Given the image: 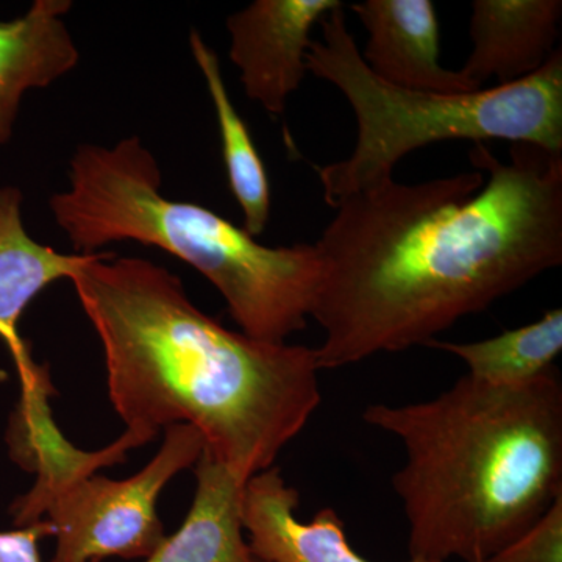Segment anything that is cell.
Segmentation results:
<instances>
[{
    "instance_id": "16",
    "label": "cell",
    "mask_w": 562,
    "mask_h": 562,
    "mask_svg": "<svg viewBox=\"0 0 562 562\" xmlns=\"http://www.w3.org/2000/svg\"><path fill=\"white\" fill-rule=\"evenodd\" d=\"M428 347L460 358L465 375L497 386L530 383L552 372L562 351V310H549L538 321L475 342L435 339Z\"/></svg>"
},
{
    "instance_id": "3",
    "label": "cell",
    "mask_w": 562,
    "mask_h": 562,
    "mask_svg": "<svg viewBox=\"0 0 562 562\" xmlns=\"http://www.w3.org/2000/svg\"><path fill=\"white\" fill-rule=\"evenodd\" d=\"M362 419L405 450L392 487L408 524L409 558L482 562L562 495L558 369L516 386L464 375L430 401L369 405Z\"/></svg>"
},
{
    "instance_id": "5",
    "label": "cell",
    "mask_w": 562,
    "mask_h": 562,
    "mask_svg": "<svg viewBox=\"0 0 562 562\" xmlns=\"http://www.w3.org/2000/svg\"><path fill=\"white\" fill-rule=\"evenodd\" d=\"M306 70L342 92L357 121V143L346 160L317 173L328 205L380 181L412 151L450 139L528 143L562 154L561 46L538 72L468 94H439L394 87L361 58L344 5L319 22Z\"/></svg>"
},
{
    "instance_id": "1",
    "label": "cell",
    "mask_w": 562,
    "mask_h": 562,
    "mask_svg": "<svg viewBox=\"0 0 562 562\" xmlns=\"http://www.w3.org/2000/svg\"><path fill=\"white\" fill-rule=\"evenodd\" d=\"M509 155L479 143V171L387 179L333 203L314 244L321 371L428 346L562 265V154L517 143Z\"/></svg>"
},
{
    "instance_id": "9",
    "label": "cell",
    "mask_w": 562,
    "mask_h": 562,
    "mask_svg": "<svg viewBox=\"0 0 562 562\" xmlns=\"http://www.w3.org/2000/svg\"><path fill=\"white\" fill-rule=\"evenodd\" d=\"M350 10L368 32L362 61L379 79L439 94L482 91L460 70L443 68L439 61V21L431 0H364Z\"/></svg>"
},
{
    "instance_id": "13",
    "label": "cell",
    "mask_w": 562,
    "mask_h": 562,
    "mask_svg": "<svg viewBox=\"0 0 562 562\" xmlns=\"http://www.w3.org/2000/svg\"><path fill=\"white\" fill-rule=\"evenodd\" d=\"M20 188H0V339L14 364L32 358L18 333L22 313L52 283L70 279L98 254L66 255L29 235L22 222Z\"/></svg>"
},
{
    "instance_id": "4",
    "label": "cell",
    "mask_w": 562,
    "mask_h": 562,
    "mask_svg": "<svg viewBox=\"0 0 562 562\" xmlns=\"http://www.w3.org/2000/svg\"><path fill=\"white\" fill-rule=\"evenodd\" d=\"M161 183L157 158L138 136L111 147L81 144L69 188L50 195L49 210L79 254L132 241L187 262L257 341L283 344L305 330L321 281L314 244L266 246L205 206L166 198Z\"/></svg>"
},
{
    "instance_id": "15",
    "label": "cell",
    "mask_w": 562,
    "mask_h": 562,
    "mask_svg": "<svg viewBox=\"0 0 562 562\" xmlns=\"http://www.w3.org/2000/svg\"><path fill=\"white\" fill-rule=\"evenodd\" d=\"M190 49L205 79L216 113L225 171L232 194L243 211V228L257 238L262 235L271 220V183L268 172L246 122L233 105L222 77L220 57L195 29L190 32Z\"/></svg>"
},
{
    "instance_id": "6",
    "label": "cell",
    "mask_w": 562,
    "mask_h": 562,
    "mask_svg": "<svg viewBox=\"0 0 562 562\" xmlns=\"http://www.w3.org/2000/svg\"><path fill=\"white\" fill-rule=\"evenodd\" d=\"M203 446L198 428L172 425L157 454L131 479L92 473L54 492L41 509L57 542L49 562L147 560L166 538L157 512L161 491L198 464Z\"/></svg>"
},
{
    "instance_id": "12",
    "label": "cell",
    "mask_w": 562,
    "mask_h": 562,
    "mask_svg": "<svg viewBox=\"0 0 562 562\" xmlns=\"http://www.w3.org/2000/svg\"><path fill=\"white\" fill-rule=\"evenodd\" d=\"M70 0H35L27 13L0 21V146L13 136L25 92L55 83L80 61L63 18Z\"/></svg>"
},
{
    "instance_id": "10",
    "label": "cell",
    "mask_w": 562,
    "mask_h": 562,
    "mask_svg": "<svg viewBox=\"0 0 562 562\" xmlns=\"http://www.w3.org/2000/svg\"><path fill=\"white\" fill-rule=\"evenodd\" d=\"M301 494L279 468L251 476L243 497V527L251 557L265 562H372L355 552L346 525L327 506L310 522L297 519ZM406 562H436L409 558Z\"/></svg>"
},
{
    "instance_id": "14",
    "label": "cell",
    "mask_w": 562,
    "mask_h": 562,
    "mask_svg": "<svg viewBox=\"0 0 562 562\" xmlns=\"http://www.w3.org/2000/svg\"><path fill=\"white\" fill-rule=\"evenodd\" d=\"M194 471L198 490L188 516L144 562H251L243 527L247 480L203 452Z\"/></svg>"
},
{
    "instance_id": "17",
    "label": "cell",
    "mask_w": 562,
    "mask_h": 562,
    "mask_svg": "<svg viewBox=\"0 0 562 562\" xmlns=\"http://www.w3.org/2000/svg\"><path fill=\"white\" fill-rule=\"evenodd\" d=\"M482 562H562V495L530 530Z\"/></svg>"
},
{
    "instance_id": "11",
    "label": "cell",
    "mask_w": 562,
    "mask_h": 562,
    "mask_svg": "<svg viewBox=\"0 0 562 562\" xmlns=\"http://www.w3.org/2000/svg\"><path fill=\"white\" fill-rule=\"evenodd\" d=\"M561 18V0H475L473 49L460 72L480 90L491 79L495 87L527 79L560 47Z\"/></svg>"
},
{
    "instance_id": "18",
    "label": "cell",
    "mask_w": 562,
    "mask_h": 562,
    "mask_svg": "<svg viewBox=\"0 0 562 562\" xmlns=\"http://www.w3.org/2000/svg\"><path fill=\"white\" fill-rule=\"evenodd\" d=\"M52 527L47 520L0 531V562H44L40 542L50 538Z\"/></svg>"
},
{
    "instance_id": "19",
    "label": "cell",
    "mask_w": 562,
    "mask_h": 562,
    "mask_svg": "<svg viewBox=\"0 0 562 562\" xmlns=\"http://www.w3.org/2000/svg\"><path fill=\"white\" fill-rule=\"evenodd\" d=\"M251 562H265V561H260V560H257V558H254V560H251Z\"/></svg>"
},
{
    "instance_id": "2",
    "label": "cell",
    "mask_w": 562,
    "mask_h": 562,
    "mask_svg": "<svg viewBox=\"0 0 562 562\" xmlns=\"http://www.w3.org/2000/svg\"><path fill=\"white\" fill-rule=\"evenodd\" d=\"M69 280L101 341L111 405L144 443L192 425L203 453L249 482L319 408L316 349L224 327L157 262L106 251Z\"/></svg>"
},
{
    "instance_id": "7",
    "label": "cell",
    "mask_w": 562,
    "mask_h": 562,
    "mask_svg": "<svg viewBox=\"0 0 562 562\" xmlns=\"http://www.w3.org/2000/svg\"><path fill=\"white\" fill-rule=\"evenodd\" d=\"M339 0H255L225 21L231 60L247 98L283 114L306 72L312 31Z\"/></svg>"
},
{
    "instance_id": "8",
    "label": "cell",
    "mask_w": 562,
    "mask_h": 562,
    "mask_svg": "<svg viewBox=\"0 0 562 562\" xmlns=\"http://www.w3.org/2000/svg\"><path fill=\"white\" fill-rule=\"evenodd\" d=\"M21 401L11 416L9 441L11 460L27 472H35V484L27 494L11 503L14 527L40 522L41 509L54 492L80 476L92 475L106 465L121 464L133 449L146 446L138 436L125 431L116 442L98 450L81 452L63 438L52 419L49 398L54 394L49 372L33 362L22 369Z\"/></svg>"
}]
</instances>
